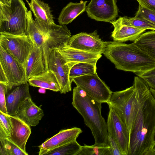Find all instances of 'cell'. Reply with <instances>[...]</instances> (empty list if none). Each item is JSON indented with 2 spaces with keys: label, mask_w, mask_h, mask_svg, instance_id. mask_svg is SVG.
I'll use <instances>...</instances> for the list:
<instances>
[{
  "label": "cell",
  "mask_w": 155,
  "mask_h": 155,
  "mask_svg": "<svg viewBox=\"0 0 155 155\" xmlns=\"http://www.w3.org/2000/svg\"><path fill=\"white\" fill-rule=\"evenodd\" d=\"M13 0H0V3L8 6H10Z\"/></svg>",
  "instance_id": "obj_37"
},
{
  "label": "cell",
  "mask_w": 155,
  "mask_h": 155,
  "mask_svg": "<svg viewBox=\"0 0 155 155\" xmlns=\"http://www.w3.org/2000/svg\"><path fill=\"white\" fill-rule=\"evenodd\" d=\"M0 155H28L8 137H0Z\"/></svg>",
  "instance_id": "obj_25"
},
{
  "label": "cell",
  "mask_w": 155,
  "mask_h": 155,
  "mask_svg": "<svg viewBox=\"0 0 155 155\" xmlns=\"http://www.w3.org/2000/svg\"><path fill=\"white\" fill-rule=\"evenodd\" d=\"M122 24L139 28L155 30V25L143 18L134 16L133 18L127 16L121 17Z\"/></svg>",
  "instance_id": "obj_28"
},
{
  "label": "cell",
  "mask_w": 155,
  "mask_h": 155,
  "mask_svg": "<svg viewBox=\"0 0 155 155\" xmlns=\"http://www.w3.org/2000/svg\"><path fill=\"white\" fill-rule=\"evenodd\" d=\"M108 145L110 147L109 155H122L118 144L108 134Z\"/></svg>",
  "instance_id": "obj_33"
},
{
  "label": "cell",
  "mask_w": 155,
  "mask_h": 155,
  "mask_svg": "<svg viewBox=\"0 0 155 155\" xmlns=\"http://www.w3.org/2000/svg\"><path fill=\"white\" fill-rule=\"evenodd\" d=\"M105 44L103 54L118 70L136 75L155 67V60L133 43L106 41Z\"/></svg>",
  "instance_id": "obj_2"
},
{
  "label": "cell",
  "mask_w": 155,
  "mask_h": 155,
  "mask_svg": "<svg viewBox=\"0 0 155 155\" xmlns=\"http://www.w3.org/2000/svg\"><path fill=\"white\" fill-rule=\"evenodd\" d=\"M0 46L25 67L34 44L27 34L15 35L0 32Z\"/></svg>",
  "instance_id": "obj_7"
},
{
  "label": "cell",
  "mask_w": 155,
  "mask_h": 155,
  "mask_svg": "<svg viewBox=\"0 0 155 155\" xmlns=\"http://www.w3.org/2000/svg\"><path fill=\"white\" fill-rule=\"evenodd\" d=\"M69 47L88 53L102 54L105 48V41L100 38L97 30L87 33L81 32L71 37Z\"/></svg>",
  "instance_id": "obj_12"
},
{
  "label": "cell",
  "mask_w": 155,
  "mask_h": 155,
  "mask_svg": "<svg viewBox=\"0 0 155 155\" xmlns=\"http://www.w3.org/2000/svg\"><path fill=\"white\" fill-rule=\"evenodd\" d=\"M150 90L152 95L155 99V90L150 88Z\"/></svg>",
  "instance_id": "obj_38"
},
{
  "label": "cell",
  "mask_w": 155,
  "mask_h": 155,
  "mask_svg": "<svg viewBox=\"0 0 155 155\" xmlns=\"http://www.w3.org/2000/svg\"><path fill=\"white\" fill-rule=\"evenodd\" d=\"M135 16L145 19L155 25V11L139 5Z\"/></svg>",
  "instance_id": "obj_31"
},
{
  "label": "cell",
  "mask_w": 155,
  "mask_h": 155,
  "mask_svg": "<svg viewBox=\"0 0 155 155\" xmlns=\"http://www.w3.org/2000/svg\"><path fill=\"white\" fill-rule=\"evenodd\" d=\"M8 85L0 82V111L8 114L6 107L5 94L8 91Z\"/></svg>",
  "instance_id": "obj_32"
},
{
  "label": "cell",
  "mask_w": 155,
  "mask_h": 155,
  "mask_svg": "<svg viewBox=\"0 0 155 155\" xmlns=\"http://www.w3.org/2000/svg\"><path fill=\"white\" fill-rule=\"evenodd\" d=\"M136 75L141 78L149 77L155 76V67L146 71L138 73Z\"/></svg>",
  "instance_id": "obj_36"
},
{
  "label": "cell",
  "mask_w": 155,
  "mask_h": 155,
  "mask_svg": "<svg viewBox=\"0 0 155 155\" xmlns=\"http://www.w3.org/2000/svg\"><path fill=\"white\" fill-rule=\"evenodd\" d=\"M147 83L149 87L155 90V76L142 78Z\"/></svg>",
  "instance_id": "obj_35"
},
{
  "label": "cell",
  "mask_w": 155,
  "mask_h": 155,
  "mask_svg": "<svg viewBox=\"0 0 155 155\" xmlns=\"http://www.w3.org/2000/svg\"><path fill=\"white\" fill-rule=\"evenodd\" d=\"M82 147L76 140L55 149L45 155H78Z\"/></svg>",
  "instance_id": "obj_27"
},
{
  "label": "cell",
  "mask_w": 155,
  "mask_h": 155,
  "mask_svg": "<svg viewBox=\"0 0 155 155\" xmlns=\"http://www.w3.org/2000/svg\"><path fill=\"white\" fill-rule=\"evenodd\" d=\"M12 132V125L9 114L0 111V137H9Z\"/></svg>",
  "instance_id": "obj_30"
},
{
  "label": "cell",
  "mask_w": 155,
  "mask_h": 155,
  "mask_svg": "<svg viewBox=\"0 0 155 155\" xmlns=\"http://www.w3.org/2000/svg\"><path fill=\"white\" fill-rule=\"evenodd\" d=\"M133 43L155 60V30L143 33Z\"/></svg>",
  "instance_id": "obj_24"
},
{
  "label": "cell",
  "mask_w": 155,
  "mask_h": 155,
  "mask_svg": "<svg viewBox=\"0 0 155 155\" xmlns=\"http://www.w3.org/2000/svg\"><path fill=\"white\" fill-rule=\"evenodd\" d=\"M82 132L81 128L76 127L60 130L39 146V155H45L55 149L76 140Z\"/></svg>",
  "instance_id": "obj_14"
},
{
  "label": "cell",
  "mask_w": 155,
  "mask_h": 155,
  "mask_svg": "<svg viewBox=\"0 0 155 155\" xmlns=\"http://www.w3.org/2000/svg\"><path fill=\"white\" fill-rule=\"evenodd\" d=\"M44 116L42 110L30 97L26 98L21 104L15 116L30 126L35 127L39 124Z\"/></svg>",
  "instance_id": "obj_15"
},
{
  "label": "cell",
  "mask_w": 155,
  "mask_h": 155,
  "mask_svg": "<svg viewBox=\"0 0 155 155\" xmlns=\"http://www.w3.org/2000/svg\"><path fill=\"white\" fill-rule=\"evenodd\" d=\"M114 27L111 37L114 41L124 42H133L138 38L146 30L122 24L121 17L110 22Z\"/></svg>",
  "instance_id": "obj_18"
},
{
  "label": "cell",
  "mask_w": 155,
  "mask_h": 155,
  "mask_svg": "<svg viewBox=\"0 0 155 155\" xmlns=\"http://www.w3.org/2000/svg\"><path fill=\"white\" fill-rule=\"evenodd\" d=\"M25 70L27 80L46 71L42 49L34 45L26 61Z\"/></svg>",
  "instance_id": "obj_20"
},
{
  "label": "cell",
  "mask_w": 155,
  "mask_h": 155,
  "mask_svg": "<svg viewBox=\"0 0 155 155\" xmlns=\"http://www.w3.org/2000/svg\"><path fill=\"white\" fill-rule=\"evenodd\" d=\"M71 81L74 82L90 97L102 103H108L113 93L97 73L76 77Z\"/></svg>",
  "instance_id": "obj_8"
},
{
  "label": "cell",
  "mask_w": 155,
  "mask_h": 155,
  "mask_svg": "<svg viewBox=\"0 0 155 155\" xmlns=\"http://www.w3.org/2000/svg\"><path fill=\"white\" fill-rule=\"evenodd\" d=\"M28 3L35 18L46 24L55 23L48 5L40 0H31Z\"/></svg>",
  "instance_id": "obj_23"
},
{
  "label": "cell",
  "mask_w": 155,
  "mask_h": 155,
  "mask_svg": "<svg viewBox=\"0 0 155 155\" xmlns=\"http://www.w3.org/2000/svg\"><path fill=\"white\" fill-rule=\"evenodd\" d=\"M96 65L87 62L77 63L71 68L69 74L70 80L74 78L97 73Z\"/></svg>",
  "instance_id": "obj_26"
},
{
  "label": "cell",
  "mask_w": 155,
  "mask_h": 155,
  "mask_svg": "<svg viewBox=\"0 0 155 155\" xmlns=\"http://www.w3.org/2000/svg\"><path fill=\"white\" fill-rule=\"evenodd\" d=\"M87 1L70 2L62 10L58 18L60 25H68L85 11Z\"/></svg>",
  "instance_id": "obj_22"
},
{
  "label": "cell",
  "mask_w": 155,
  "mask_h": 155,
  "mask_svg": "<svg viewBox=\"0 0 155 155\" xmlns=\"http://www.w3.org/2000/svg\"><path fill=\"white\" fill-rule=\"evenodd\" d=\"M155 143V142H154V143Z\"/></svg>",
  "instance_id": "obj_40"
},
{
  "label": "cell",
  "mask_w": 155,
  "mask_h": 155,
  "mask_svg": "<svg viewBox=\"0 0 155 155\" xmlns=\"http://www.w3.org/2000/svg\"><path fill=\"white\" fill-rule=\"evenodd\" d=\"M0 65L7 79L8 90L28 82L24 66L0 46Z\"/></svg>",
  "instance_id": "obj_10"
},
{
  "label": "cell",
  "mask_w": 155,
  "mask_h": 155,
  "mask_svg": "<svg viewBox=\"0 0 155 155\" xmlns=\"http://www.w3.org/2000/svg\"><path fill=\"white\" fill-rule=\"evenodd\" d=\"M107 122L108 133L118 144L122 155H128L130 136L126 126L113 107L108 104Z\"/></svg>",
  "instance_id": "obj_9"
},
{
  "label": "cell",
  "mask_w": 155,
  "mask_h": 155,
  "mask_svg": "<svg viewBox=\"0 0 155 155\" xmlns=\"http://www.w3.org/2000/svg\"><path fill=\"white\" fill-rule=\"evenodd\" d=\"M76 62H67L54 49L50 52L48 62V69L53 71L58 82L61 94H66L71 91L70 77V70Z\"/></svg>",
  "instance_id": "obj_11"
},
{
  "label": "cell",
  "mask_w": 155,
  "mask_h": 155,
  "mask_svg": "<svg viewBox=\"0 0 155 155\" xmlns=\"http://www.w3.org/2000/svg\"><path fill=\"white\" fill-rule=\"evenodd\" d=\"M28 12L22 0H13L10 6L0 3V32L26 34Z\"/></svg>",
  "instance_id": "obj_6"
},
{
  "label": "cell",
  "mask_w": 155,
  "mask_h": 155,
  "mask_svg": "<svg viewBox=\"0 0 155 155\" xmlns=\"http://www.w3.org/2000/svg\"><path fill=\"white\" fill-rule=\"evenodd\" d=\"M109 147L108 145L100 146L84 144L78 155H109Z\"/></svg>",
  "instance_id": "obj_29"
},
{
  "label": "cell",
  "mask_w": 155,
  "mask_h": 155,
  "mask_svg": "<svg viewBox=\"0 0 155 155\" xmlns=\"http://www.w3.org/2000/svg\"><path fill=\"white\" fill-rule=\"evenodd\" d=\"M86 11L91 19L110 23L118 16L116 0H91Z\"/></svg>",
  "instance_id": "obj_13"
},
{
  "label": "cell",
  "mask_w": 155,
  "mask_h": 155,
  "mask_svg": "<svg viewBox=\"0 0 155 155\" xmlns=\"http://www.w3.org/2000/svg\"><path fill=\"white\" fill-rule=\"evenodd\" d=\"M102 104L79 87L74 88L72 104L90 129L94 139V144L100 146L108 145L107 122L101 114Z\"/></svg>",
  "instance_id": "obj_4"
},
{
  "label": "cell",
  "mask_w": 155,
  "mask_h": 155,
  "mask_svg": "<svg viewBox=\"0 0 155 155\" xmlns=\"http://www.w3.org/2000/svg\"><path fill=\"white\" fill-rule=\"evenodd\" d=\"M9 115L12 125V132L8 138L26 152V144L31 133L30 126L17 116Z\"/></svg>",
  "instance_id": "obj_19"
},
{
  "label": "cell",
  "mask_w": 155,
  "mask_h": 155,
  "mask_svg": "<svg viewBox=\"0 0 155 155\" xmlns=\"http://www.w3.org/2000/svg\"><path fill=\"white\" fill-rule=\"evenodd\" d=\"M142 7L155 11V0H137Z\"/></svg>",
  "instance_id": "obj_34"
},
{
  "label": "cell",
  "mask_w": 155,
  "mask_h": 155,
  "mask_svg": "<svg viewBox=\"0 0 155 155\" xmlns=\"http://www.w3.org/2000/svg\"><path fill=\"white\" fill-rule=\"evenodd\" d=\"M151 155H155V143L153 145Z\"/></svg>",
  "instance_id": "obj_39"
},
{
  "label": "cell",
  "mask_w": 155,
  "mask_h": 155,
  "mask_svg": "<svg viewBox=\"0 0 155 155\" xmlns=\"http://www.w3.org/2000/svg\"><path fill=\"white\" fill-rule=\"evenodd\" d=\"M124 123L130 136L139 105V96L134 85L122 91L113 92L109 102Z\"/></svg>",
  "instance_id": "obj_5"
},
{
  "label": "cell",
  "mask_w": 155,
  "mask_h": 155,
  "mask_svg": "<svg viewBox=\"0 0 155 155\" xmlns=\"http://www.w3.org/2000/svg\"><path fill=\"white\" fill-rule=\"evenodd\" d=\"M26 34L34 45L42 50L46 70H48V62L51 51L59 47L68 44L71 33L64 25L49 24L33 18L31 12H28Z\"/></svg>",
  "instance_id": "obj_3"
},
{
  "label": "cell",
  "mask_w": 155,
  "mask_h": 155,
  "mask_svg": "<svg viewBox=\"0 0 155 155\" xmlns=\"http://www.w3.org/2000/svg\"><path fill=\"white\" fill-rule=\"evenodd\" d=\"M28 82L13 87L5 94L8 114L16 115L18 109L25 99L31 97Z\"/></svg>",
  "instance_id": "obj_16"
},
{
  "label": "cell",
  "mask_w": 155,
  "mask_h": 155,
  "mask_svg": "<svg viewBox=\"0 0 155 155\" xmlns=\"http://www.w3.org/2000/svg\"><path fill=\"white\" fill-rule=\"evenodd\" d=\"M133 84L138 94L139 105L128 155H151L155 142V99L142 78L135 77Z\"/></svg>",
  "instance_id": "obj_1"
},
{
  "label": "cell",
  "mask_w": 155,
  "mask_h": 155,
  "mask_svg": "<svg viewBox=\"0 0 155 155\" xmlns=\"http://www.w3.org/2000/svg\"><path fill=\"white\" fill-rule=\"evenodd\" d=\"M28 82L30 86L60 91V87L54 72L48 69L45 72L30 78Z\"/></svg>",
  "instance_id": "obj_21"
},
{
  "label": "cell",
  "mask_w": 155,
  "mask_h": 155,
  "mask_svg": "<svg viewBox=\"0 0 155 155\" xmlns=\"http://www.w3.org/2000/svg\"><path fill=\"white\" fill-rule=\"evenodd\" d=\"M67 62H87L96 65L101 54L87 52L70 48L67 45L54 49Z\"/></svg>",
  "instance_id": "obj_17"
}]
</instances>
